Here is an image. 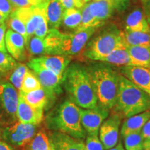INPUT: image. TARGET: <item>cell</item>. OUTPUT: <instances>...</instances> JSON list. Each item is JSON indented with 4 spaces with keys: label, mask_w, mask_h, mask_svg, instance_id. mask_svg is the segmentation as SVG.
I'll list each match as a JSON object with an SVG mask.
<instances>
[{
    "label": "cell",
    "mask_w": 150,
    "mask_h": 150,
    "mask_svg": "<svg viewBox=\"0 0 150 150\" xmlns=\"http://www.w3.org/2000/svg\"><path fill=\"white\" fill-rule=\"evenodd\" d=\"M65 8L59 0H49L46 9V16L49 29H58L61 27Z\"/></svg>",
    "instance_id": "21"
},
{
    "label": "cell",
    "mask_w": 150,
    "mask_h": 150,
    "mask_svg": "<svg viewBox=\"0 0 150 150\" xmlns=\"http://www.w3.org/2000/svg\"><path fill=\"white\" fill-rule=\"evenodd\" d=\"M7 18H4V17L1 16V15H0V24L4 23V22H6V20Z\"/></svg>",
    "instance_id": "47"
},
{
    "label": "cell",
    "mask_w": 150,
    "mask_h": 150,
    "mask_svg": "<svg viewBox=\"0 0 150 150\" xmlns=\"http://www.w3.org/2000/svg\"><path fill=\"white\" fill-rule=\"evenodd\" d=\"M41 88L42 86L38 79L37 78L32 70H29L24 76L21 88L19 91H22L23 93H29V92Z\"/></svg>",
    "instance_id": "31"
},
{
    "label": "cell",
    "mask_w": 150,
    "mask_h": 150,
    "mask_svg": "<svg viewBox=\"0 0 150 150\" xmlns=\"http://www.w3.org/2000/svg\"><path fill=\"white\" fill-rule=\"evenodd\" d=\"M86 150H104L98 134L88 135L85 143Z\"/></svg>",
    "instance_id": "34"
},
{
    "label": "cell",
    "mask_w": 150,
    "mask_h": 150,
    "mask_svg": "<svg viewBox=\"0 0 150 150\" xmlns=\"http://www.w3.org/2000/svg\"><path fill=\"white\" fill-rule=\"evenodd\" d=\"M122 36L125 46H141L150 45V33L136 32L125 30L122 31Z\"/></svg>",
    "instance_id": "24"
},
{
    "label": "cell",
    "mask_w": 150,
    "mask_h": 150,
    "mask_svg": "<svg viewBox=\"0 0 150 150\" xmlns=\"http://www.w3.org/2000/svg\"><path fill=\"white\" fill-rule=\"evenodd\" d=\"M122 117L113 112L107 120L103 122L99 128V140L104 149L108 150L117 144L120 125Z\"/></svg>",
    "instance_id": "11"
},
{
    "label": "cell",
    "mask_w": 150,
    "mask_h": 150,
    "mask_svg": "<svg viewBox=\"0 0 150 150\" xmlns=\"http://www.w3.org/2000/svg\"><path fill=\"white\" fill-rule=\"evenodd\" d=\"M59 2L61 4L65 10L70 9L74 7V0H59Z\"/></svg>",
    "instance_id": "40"
},
{
    "label": "cell",
    "mask_w": 150,
    "mask_h": 150,
    "mask_svg": "<svg viewBox=\"0 0 150 150\" xmlns=\"http://www.w3.org/2000/svg\"><path fill=\"white\" fill-rule=\"evenodd\" d=\"M0 150H15L13 147L11 146L9 144L0 139Z\"/></svg>",
    "instance_id": "43"
},
{
    "label": "cell",
    "mask_w": 150,
    "mask_h": 150,
    "mask_svg": "<svg viewBox=\"0 0 150 150\" xmlns=\"http://www.w3.org/2000/svg\"><path fill=\"white\" fill-rule=\"evenodd\" d=\"M142 138H144V140L149 139L150 138V118L148 120V121L146 122L144 126L142 127V128L140 131Z\"/></svg>",
    "instance_id": "39"
},
{
    "label": "cell",
    "mask_w": 150,
    "mask_h": 150,
    "mask_svg": "<svg viewBox=\"0 0 150 150\" xmlns=\"http://www.w3.org/2000/svg\"><path fill=\"white\" fill-rule=\"evenodd\" d=\"M121 72V74L150 97L149 69L140 66L127 65L122 67Z\"/></svg>",
    "instance_id": "13"
},
{
    "label": "cell",
    "mask_w": 150,
    "mask_h": 150,
    "mask_svg": "<svg viewBox=\"0 0 150 150\" xmlns=\"http://www.w3.org/2000/svg\"><path fill=\"white\" fill-rule=\"evenodd\" d=\"M131 1H132L134 3H136V2H138V0H131Z\"/></svg>",
    "instance_id": "50"
},
{
    "label": "cell",
    "mask_w": 150,
    "mask_h": 150,
    "mask_svg": "<svg viewBox=\"0 0 150 150\" xmlns=\"http://www.w3.org/2000/svg\"><path fill=\"white\" fill-rule=\"evenodd\" d=\"M89 10L91 14L99 20L104 22L111 17L115 6L113 0H97L88 3Z\"/></svg>",
    "instance_id": "20"
},
{
    "label": "cell",
    "mask_w": 150,
    "mask_h": 150,
    "mask_svg": "<svg viewBox=\"0 0 150 150\" xmlns=\"http://www.w3.org/2000/svg\"><path fill=\"white\" fill-rule=\"evenodd\" d=\"M26 147L27 150H55L50 137L42 129L35 134Z\"/></svg>",
    "instance_id": "25"
},
{
    "label": "cell",
    "mask_w": 150,
    "mask_h": 150,
    "mask_svg": "<svg viewBox=\"0 0 150 150\" xmlns=\"http://www.w3.org/2000/svg\"><path fill=\"white\" fill-rule=\"evenodd\" d=\"M108 150H125V149L124 148L122 142H120L119 143L117 144L115 146H114L113 147L110 148V149H108Z\"/></svg>",
    "instance_id": "44"
},
{
    "label": "cell",
    "mask_w": 150,
    "mask_h": 150,
    "mask_svg": "<svg viewBox=\"0 0 150 150\" xmlns=\"http://www.w3.org/2000/svg\"><path fill=\"white\" fill-rule=\"evenodd\" d=\"M15 8H26L36 6L40 4L42 0H9Z\"/></svg>",
    "instance_id": "36"
},
{
    "label": "cell",
    "mask_w": 150,
    "mask_h": 150,
    "mask_svg": "<svg viewBox=\"0 0 150 150\" xmlns=\"http://www.w3.org/2000/svg\"><path fill=\"white\" fill-rule=\"evenodd\" d=\"M55 150H86L82 139L74 138L63 133L54 131L50 136Z\"/></svg>",
    "instance_id": "16"
},
{
    "label": "cell",
    "mask_w": 150,
    "mask_h": 150,
    "mask_svg": "<svg viewBox=\"0 0 150 150\" xmlns=\"http://www.w3.org/2000/svg\"><path fill=\"white\" fill-rule=\"evenodd\" d=\"M150 118V110L145 112H140L139 114L127 117L122 124L121 128L122 136L125 137L131 133L140 131Z\"/></svg>",
    "instance_id": "19"
},
{
    "label": "cell",
    "mask_w": 150,
    "mask_h": 150,
    "mask_svg": "<svg viewBox=\"0 0 150 150\" xmlns=\"http://www.w3.org/2000/svg\"><path fill=\"white\" fill-rule=\"evenodd\" d=\"M4 74V73H2L1 72H0V78H1Z\"/></svg>",
    "instance_id": "49"
},
{
    "label": "cell",
    "mask_w": 150,
    "mask_h": 150,
    "mask_svg": "<svg viewBox=\"0 0 150 150\" xmlns=\"http://www.w3.org/2000/svg\"><path fill=\"white\" fill-rule=\"evenodd\" d=\"M72 56L64 55H45L33 58L29 63L37 65L63 77L65 71L70 65Z\"/></svg>",
    "instance_id": "12"
},
{
    "label": "cell",
    "mask_w": 150,
    "mask_h": 150,
    "mask_svg": "<svg viewBox=\"0 0 150 150\" xmlns=\"http://www.w3.org/2000/svg\"><path fill=\"white\" fill-rule=\"evenodd\" d=\"M91 1V0H74V7L76 8L81 9L86 4Z\"/></svg>",
    "instance_id": "42"
},
{
    "label": "cell",
    "mask_w": 150,
    "mask_h": 150,
    "mask_svg": "<svg viewBox=\"0 0 150 150\" xmlns=\"http://www.w3.org/2000/svg\"><path fill=\"white\" fill-rule=\"evenodd\" d=\"M125 30L150 33L149 24L143 10L136 8L127 16L125 20Z\"/></svg>",
    "instance_id": "17"
},
{
    "label": "cell",
    "mask_w": 150,
    "mask_h": 150,
    "mask_svg": "<svg viewBox=\"0 0 150 150\" xmlns=\"http://www.w3.org/2000/svg\"><path fill=\"white\" fill-rule=\"evenodd\" d=\"M124 45H125L122 40V31L115 26H110L87 44L82 54L87 59L99 61L117 48Z\"/></svg>",
    "instance_id": "5"
},
{
    "label": "cell",
    "mask_w": 150,
    "mask_h": 150,
    "mask_svg": "<svg viewBox=\"0 0 150 150\" xmlns=\"http://www.w3.org/2000/svg\"><path fill=\"white\" fill-rule=\"evenodd\" d=\"M4 127V125L2 122H1V119H0V139L1 138V134H2V131H3Z\"/></svg>",
    "instance_id": "46"
},
{
    "label": "cell",
    "mask_w": 150,
    "mask_h": 150,
    "mask_svg": "<svg viewBox=\"0 0 150 150\" xmlns=\"http://www.w3.org/2000/svg\"><path fill=\"white\" fill-rule=\"evenodd\" d=\"M29 70V67L27 65L22 63H18L16 67L8 73V78L9 82L18 91H20L24 76Z\"/></svg>",
    "instance_id": "28"
},
{
    "label": "cell",
    "mask_w": 150,
    "mask_h": 150,
    "mask_svg": "<svg viewBox=\"0 0 150 150\" xmlns=\"http://www.w3.org/2000/svg\"><path fill=\"white\" fill-rule=\"evenodd\" d=\"M26 49L30 56H45L47 55V50L45 44L44 38L32 35L29 38Z\"/></svg>",
    "instance_id": "29"
},
{
    "label": "cell",
    "mask_w": 150,
    "mask_h": 150,
    "mask_svg": "<svg viewBox=\"0 0 150 150\" xmlns=\"http://www.w3.org/2000/svg\"><path fill=\"white\" fill-rule=\"evenodd\" d=\"M18 93L19 96L33 108L44 109L49 103L52 101L47 93L42 88L29 93H23L22 91H18Z\"/></svg>",
    "instance_id": "18"
},
{
    "label": "cell",
    "mask_w": 150,
    "mask_h": 150,
    "mask_svg": "<svg viewBox=\"0 0 150 150\" xmlns=\"http://www.w3.org/2000/svg\"><path fill=\"white\" fill-rule=\"evenodd\" d=\"M99 61L117 65V66L133 65L130 54L125 45L117 48L108 55L101 59Z\"/></svg>",
    "instance_id": "23"
},
{
    "label": "cell",
    "mask_w": 150,
    "mask_h": 150,
    "mask_svg": "<svg viewBox=\"0 0 150 150\" xmlns=\"http://www.w3.org/2000/svg\"><path fill=\"white\" fill-rule=\"evenodd\" d=\"M27 65L38 79L42 88L47 93L52 100H54L62 92L61 85L63 84V77L52 71L29 62H28Z\"/></svg>",
    "instance_id": "9"
},
{
    "label": "cell",
    "mask_w": 150,
    "mask_h": 150,
    "mask_svg": "<svg viewBox=\"0 0 150 150\" xmlns=\"http://www.w3.org/2000/svg\"><path fill=\"white\" fill-rule=\"evenodd\" d=\"M46 125L48 129L79 139H83L86 136L81 123L80 107L70 99L62 102L48 114Z\"/></svg>",
    "instance_id": "3"
},
{
    "label": "cell",
    "mask_w": 150,
    "mask_h": 150,
    "mask_svg": "<svg viewBox=\"0 0 150 150\" xmlns=\"http://www.w3.org/2000/svg\"><path fill=\"white\" fill-rule=\"evenodd\" d=\"M114 111L129 117L150 110V97L122 74H119V87Z\"/></svg>",
    "instance_id": "4"
},
{
    "label": "cell",
    "mask_w": 150,
    "mask_h": 150,
    "mask_svg": "<svg viewBox=\"0 0 150 150\" xmlns=\"http://www.w3.org/2000/svg\"><path fill=\"white\" fill-rule=\"evenodd\" d=\"M115 9L118 11H123L129 4V0H113Z\"/></svg>",
    "instance_id": "38"
},
{
    "label": "cell",
    "mask_w": 150,
    "mask_h": 150,
    "mask_svg": "<svg viewBox=\"0 0 150 150\" xmlns=\"http://www.w3.org/2000/svg\"><path fill=\"white\" fill-rule=\"evenodd\" d=\"M36 127L37 125L16 121L4 126L1 139L13 147H26L35 136Z\"/></svg>",
    "instance_id": "8"
},
{
    "label": "cell",
    "mask_w": 150,
    "mask_h": 150,
    "mask_svg": "<svg viewBox=\"0 0 150 150\" xmlns=\"http://www.w3.org/2000/svg\"><path fill=\"white\" fill-rule=\"evenodd\" d=\"M104 22L99 21L91 14L89 10L88 3L86 4L81 8V20L79 26L75 31H82V30L89 29V28H97L103 25Z\"/></svg>",
    "instance_id": "27"
},
{
    "label": "cell",
    "mask_w": 150,
    "mask_h": 150,
    "mask_svg": "<svg viewBox=\"0 0 150 150\" xmlns=\"http://www.w3.org/2000/svg\"><path fill=\"white\" fill-rule=\"evenodd\" d=\"M15 9L9 0H0V15L4 18H8Z\"/></svg>",
    "instance_id": "35"
},
{
    "label": "cell",
    "mask_w": 150,
    "mask_h": 150,
    "mask_svg": "<svg viewBox=\"0 0 150 150\" xmlns=\"http://www.w3.org/2000/svg\"><path fill=\"white\" fill-rule=\"evenodd\" d=\"M86 67L99 106L108 110L115 106L119 87V73L104 63H93Z\"/></svg>",
    "instance_id": "2"
},
{
    "label": "cell",
    "mask_w": 150,
    "mask_h": 150,
    "mask_svg": "<svg viewBox=\"0 0 150 150\" xmlns=\"http://www.w3.org/2000/svg\"><path fill=\"white\" fill-rule=\"evenodd\" d=\"M43 117V109L32 107L19 96V102L17 109L18 121L22 123L38 125L42 122Z\"/></svg>",
    "instance_id": "15"
},
{
    "label": "cell",
    "mask_w": 150,
    "mask_h": 150,
    "mask_svg": "<svg viewBox=\"0 0 150 150\" xmlns=\"http://www.w3.org/2000/svg\"><path fill=\"white\" fill-rule=\"evenodd\" d=\"M96 28L74 31L73 33H62L61 38L55 55L74 56L83 52L86 46L95 32Z\"/></svg>",
    "instance_id": "6"
},
{
    "label": "cell",
    "mask_w": 150,
    "mask_h": 150,
    "mask_svg": "<svg viewBox=\"0 0 150 150\" xmlns=\"http://www.w3.org/2000/svg\"><path fill=\"white\" fill-rule=\"evenodd\" d=\"M17 62L10 54L0 52V72L8 74L16 67Z\"/></svg>",
    "instance_id": "33"
},
{
    "label": "cell",
    "mask_w": 150,
    "mask_h": 150,
    "mask_svg": "<svg viewBox=\"0 0 150 150\" xmlns=\"http://www.w3.org/2000/svg\"><path fill=\"white\" fill-rule=\"evenodd\" d=\"M63 84L70 100L79 107L90 109L98 105L96 94L83 65H69L63 74Z\"/></svg>",
    "instance_id": "1"
},
{
    "label": "cell",
    "mask_w": 150,
    "mask_h": 150,
    "mask_svg": "<svg viewBox=\"0 0 150 150\" xmlns=\"http://www.w3.org/2000/svg\"><path fill=\"white\" fill-rule=\"evenodd\" d=\"M6 24L9 29L15 31V32L19 33L24 38L25 41V45L27 44L28 41V35L26 30L25 25L21 20H19L17 17L15 16L13 13H12L8 18L6 20Z\"/></svg>",
    "instance_id": "32"
},
{
    "label": "cell",
    "mask_w": 150,
    "mask_h": 150,
    "mask_svg": "<svg viewBox=\"0 0 150 150\" xmlns=\"http://www.w3.org/2000/svg\"><path fill=\"white\" fill-rule=\"evenodd\" d=\"M6 48L7 52L15 60L23 61L27 59V49L24 38L11 29H8L5 36Z\"/></svg>",
    "instance_id": "14"
},
{
    "label": "cell",
    "mask_w": 150,
    "mask_h": 150,
    "mask_svg": "<svg viewBox=\"0 0 150 150\" xmlns=\"http://www.w3.org/2000/svg\"><path fill=\"white\" fill-rule=\"evenodd\" d=\"M108 111L99 105L90 109L80 108L81 123L88 135L98 134L101 125L108 117Z\"/></svg>",
    "instance_id": "10"
},
{
    "label": "cell",
    "mask_w": 150,
    "mask_h": 150,
    "mask_svg": "<svg viewBox=\"0 0 150 150\" xmlns=\"http://www.w3.org/2000/svg\"><path fill=\"white\" fill-rule=\"evenodd\" d=\"M125 150H143L144 138L140 131L131 133L124 137Z\"/></svg>",
    "instance_id": "30"
},
{
    "label": "cell",
    "mask_w": 150,
    "mask_h": 150,
    "mask_svg": "<svg viewBox=\"0 0 150 150\" xmlns=\"http://www.w3.org/2000/svg\"><path fill=\"white\" fill-rule=\"evenodd\" d=\"M6 31L7 25L6 22L0 24V52H4V53H7L5 43V36Z\"/></svg>",
    "instance_id": "37"
},
{
    "label": "cell",
    "mask_w": 150,
    "mask_h": 150,
    "mask_svg": "<svg viewBox=\"0 0 150 150\" xmlns=\"http://www.w3.org/2000/svg\"><path fill=\"white\" fill-rule=\"evenodd\" d=\"M19 93L10 82L0 81V119L4 126L18 121Z\"/></svg>",
    "instance_id": "7"
},
{
    "label": "cell",
    "mask_w": 150,
    "mask_h": 150,
    "mask_svg": "<svg viewBox=\"0 0 150 150\" xmlns=\"http://www.w3.org/2000/svg\"><path fill=\"white\" fill-rule=\"evenodd\" d=\"M147 21H148V23L149 24V27H150V14L149 16H147Z\"/></svg>",
    "instance_id": "48"
},
{
    "label": "cell",
    "mask_w": 150,
    "mask_h": 150,
    "mask_svg": "<svg viewBox=\"0 0 150 150\" xmlns=\"http://www.w3.org/2000/svg\"><path fill=\"white\" fill-rule=\"evenodd\" d=\"M143 150H150V138L144 140Z\"/></svg>",
    "instance_id": "45"
},
{
    "label": "cell",
    "mask_w": 150,
    "mask_h": 150,
    "mask_svg": "<svg viewBox=\"0 0 150 150\" xmlns=\"http://www.w3.org/2000/svg\"><path fill=\"white\" fill-rule=\"evenodd\" d=\"M142 4V10L145 16H148L150 14V0H140Z\"/></svg>",
    "instance_id": "41"
},
{
    "label": "cell",
    "mask_w": 150,
    "mask_h": 150,
    "mask_svg": "<svg viewBox=\"0 0 150 150\" xmlns=\"http://www.w3.org/2000/svg\"><path fill=\"white\" fill-rule=\"evenodd\" d=\"M81 20V9L72 8L65 10L61 25L67 30L76 31Z\"/></svg>",
    "instance_id": "26"
},
{
    "label": "cell",
    "mask_w": 150,
    "mask_h": 150,
    "mask_svg": "<svg viewBox=\"0 0 150 150\" xmlns=\"http://www.w3.org/2000/svg\"><path fill=\"white\" fill-rule=\"evenodd\" d=\"M93 1H97V0H93Z\"/></svg>",
    "instance_id": "51"
},
{
    "label": "cell",
    "mask_w": 150,
    "mask_h": 150,
    "mask_svg": "<svg viewBox=\"0 0 150 150\" xmlns=\"http://www.w3.org/2000/svg\"><path fill=\"white\" fill-rule=\"evenodd\" d=\"M126 47L132 60L133 65L150 70V45Z\"/></svg>",
    "instance_id": "22"
}]
</instances>
